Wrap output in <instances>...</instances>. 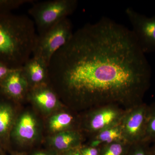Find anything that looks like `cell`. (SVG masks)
Wrapping results in <instances>:
<instances>
[{
    "mask_svg": "<svg viewBox=\"0 0 155 155\" xmlns=\"http://www.w3.org/2000/svg\"><path fill=\"white\" fill-rule=\"evenodd\" d=\"M49 81L75 110L143 103L151 69L130 29L103 17L85 24L56 52Z\"/></svg>",
    "mask_w": 155,
    "mask_h": 155,
    "instance_id": "6da1fadb",
    "label": "cell"
},
{
    "mask_svg": "<svg viewBox=\"0 0 155 155\" xmlns=\"http://www.w3.org/2000/svg\"><path fill=\"white\" fill-rule=\"evenodd\" d=\"M37 35L27 15L0 12V63L11 69L22 68L32 56Z\"/></svg>",
    "mask_w": 155,
    "mask_h": 155,
    "instance_id": "7a4b0ae2",
    "label": "cell"
},
{
    "mask_svg": "<svg viewBox=\"0 0 155 155\" xmlns=\"http://www.w3.org/2000/svg\"><path fill=\"white\" fill-rule=\"evenodd\" d=\"M76 0L35 2L28 10L38 34L44 33L72 14L77 8Z\"/></svg>",
    "mask_w": 155,
    "mask_h": 155,
    "instance_id": "3957f363",
    "label": "cell"
},
{
    "mask_svg": "<svg viewBox=\"0 0 155 155\" xmlns=\"http://www.w3.org/2000/svg\"><path fill=\"white\" fill-rule=\"evenodd\" d=\"M72 22L67 18L44 33L38 34L32 56L42 59L48 66L54 54L72 37Z\"/></svg>",
    "mask_w": 155,
    "mask_h": 155,
    "instance_id": "277c9868",
    "label": "cell"
},
{
    "mask_svg": "<svg viewBox=\"0 0 155 155\" xmlns=\"http://www.w3.org/2000/svg\"><path fill=\"white\" fill-rule=\"evenodd\" d=\"M126 110L115 104H109L86 111L80 118L79 129L91 137L102 130L119 124Z\"/></svg>",
    "mask_w": 155,
    "mask_h": 155,
    "instance_id": "5b68a950",
    "label": "cell"
},
{
    "mask_svg": "<svg viewBox=\"0 0 155 155\" xmlns=\"http://www.w3.org/2000/svg\"><path fill=\"white\" fill-rule=\"evenodd\" d=\"M148 110L143 102L126 111L119 123L124 141L131 144L144 140Z\"/></svg>",
    "mask_w": 155,
    "mask_h": 155,
    "instance_id": "8992f818",
    "label": "cell"
},
{
    "mask_svg": "<svg viewBox=\"0 0 155 155\" xmlns=\"http://www.w3.org/2000/svg\"><path fill=\"white\" fill-rule=\"evenodd\" d=\"M125 14L132 25L131 31L145 54L155 51V15L148 17L137 12L131 7Z\"/></svg>",
    "mask_w": 155,
    "mask_h": 155,
    "instance_id": "52a82bcc",
    "label": "cell"
},
{
    "mask_svg": "<svg viewBox=\"0 0 155 155\" xmlns=\"http://www.w3.org/2000/svg\"><path fill=\"white\" fill-rule=\"evenodd\" d=\"M0 87L3 94L13 99H22L28 95L29 86L22 68L11 71L2 81Z\"/></svg>",
    "mask_w": 155,
    "mask_h": 155,
    "instance_id": "ba28073f",
    "label": "cell"
},
{
    "mask_svg": "<svg viewBox=\"0 0 155 155\" xmlns=\"http://www.w3.org/2000/svg\"><path fill=\"white\" fill-rule=\"evenodd\" d=\"M22 70L29 88L49 83L48 66L40 58L32 56Z\"/></svg>",
    "mask_w": 155,
    "mask_h": 155,
    "instance_id": "9c48e42d",
    "label": "cell"
},
{
    "mask_svg": "<svg viewBox=\"0 0 155 155\" xmlns=\"http://www.w3.org/2000/svg\"><path fill=\"white\" fill-rule=\"evenodd\" d=\"M49 83L29 88L28 95L35 104L44 110H53L58 105L55 91Z\"/></svg>",
    "mask_w": 155,
    "mask_h": 155,
    "instance_id": "30bf717a",
    "label": "cell"
},
{
    "mask_svg": "<svg viewBox=\"0 0 155 155\" xmlns=\"http://www.w3.org/2000/svg\"><path fill=\"white\" fill-rule=\"evenodd\" d=\"M36 119L30 113L22 114L17 120L14 130V135L17 139L22 142L31 141L37 134Z\"/></svg>",
    "mask_w": 155,
    "mask_h": 155,
    "instance_id": "8fae6325",
    "label": "cell"
},
{
    "mask_svg": "<svg viewBox=\"0 0 155 155\" xmlns=\"http://www.w3.org/2000/svg\"><path fill=\"white\" fill-rule=\"evenodd\" d=\"M83 140V134L81 130H67L56 134L52 143L57 149L64 152L80 147Z\"/></svg>",
    "mask_w": 155,
    "mask_h": 155,
    "instance_id": "7c38bea8",
    "label": "cell"
},
{
    "mask_svg": "<svg viewBox=\"0 0 155 155\" xmlns=\"http://www.w3.org/2000/svg\"><path fill=\"white\" fill-rule=\"evenodd\" d=\"M80 120L71 112H62L50 119L49 127L51 132L57 134L65 130H80Z\"/></svg>",
    "mask_w": 155,
    "mask_h": 155,
    "instance_id": "4fadbf2b",
    "label": "cell"
},
{
    "mask_svg": "<svg viewBox=\"0 0 155 155\" xmlns=\"http://www.w3.org/2000/svg\"><path fill=\"white\" fill-rule=\"evenodd\" d=\"M123 140L120 125L107 128L91 136L88 145L99 147L114 142Z\"/></svg>",
    "mask_w": 155,
    "mask_h": 155,
    "instance_id": "5bb4252c",
    "label": "cell"
},
{
    "mask_svg": "<svg viewBox=\"0 0 155 155\" xmlns=\"http://www.w3.org/2000/svg\"><path fill=\"white\" fill-rule=\"evenodd\" d=\"M9 105L7 104H0V136L8 133L14 122V111Z\"/></svg>",
    "mask_w": 155,
    "mask_h": 155,
    "instance_id": "9a60e30c",
    "label": "cell"
},
{
    "mask_svg": "<svg viewBox=\"0 0 155 155\" xmlns=\"http://www.w3.org/2000/svg\"><path fill=\"white\" fill-rule=\"evenodd\" d=\"M130 145L124 140L103 145L99 147V155H126Z\"/></svg>",
    "mask_w": 155,
    "mask_h": 155,
    "instance_id": "2e32d148",
    "label": "cell"
},
{
    "mask_svg": "<svg viewBox=\"0 0 155 155\" xmlns=\"http://www.w3.org/2000/svg\"><path fill=\"white\" fill-rule=\"evenodd\" d=\"M144 140L155 142V103L149 105L147 122Z\"/></svg>",
    "mask_w": 155,
    "mask_h": 155,
    "instance_id": "e0dca14e",
    "label": "cell"
},
{
    "mask_svg": "<svg viewBox=\"0 0 155 155\" xmlns=\"http://www.w3.org/2000/svg\"><path fill=\"white\" fill-rule=\"evenodd\" d=\"M150 143L143 140L130 144L126 155H151Z\"/></svg>",
    "mask_w": 155,
    "mask_h": 155,
    "instance_id": "ac0fdd59",
    "label": "cell"
},
{
    "mask_svg": "<svg viewBox=\"0 0 155 155\" xmlns=\"http://www.w3.org/2000/svg\"><path fill=\"white\" fill-rule=\"evenodd\" d=\"M35 2V0H0V12H11L22 5Z\"/></svg>",
    "mask_w": 155,
    "mask_h": 155,
    "instance_id": "d6986e66",
    "label": "cell"
},
{
    "mask_svg": "<svg viewBox=\"0 0 155 155\" xmlns=\"http://www.w3.org/2000/svg\"><path fill=\"white\" fill-rule=\"evenodd\" d=\"M81 155H99L100 148L90 145L81 147L79 148Z\"/></svg>",
    "mask_w": 155,
    "mask_h": 155,
    "instance_id": "ffe728a7",
    "label": "cell"
},
{
    "mask_svg": "<svg viewBox=\"0 0 155 155\" xmlns=\"http://www.w3.org/2000/svg\"><path fill=\"white\" fill-rule=\"evenodd\" d=\"M14 69H10L8 67L0 63V84L9 73Z\"/></svg>",
    "mask_w": 155,
    "mask_h": 155,
    "instance_id": "44dd1931",
    "label": "cell"
},
{
    "mask_svg": "<svg viewBox=\"0 0 155 155\" xmlns=\"http://www.w3.org/2000/svg\"><path fill=\"white\" fill-rule=\"evenodd\" d=\"M80 147L73 149L64 152V155H81L80 149H79Z\"/></svg>",
    "mask_w": 155,
    "mask_h": 155,
    "instance_id": "7402d4cb",
    "label": "cell"
},
{
    "mask_svg": "<svg viewBox=\"0 0 155 155\" xmlns=\"http://www.w3.org/2000/svg\"><path fill=\"white\" fill-rule=\"evenodd\" d=\"M150 152L151 155H155V142L152 146L150 147Z\"/></svg>",
    "mask_w": 155,
    "mask_h": 155,
    "instance_id": "603a6c76",
    "label": "cell"
},
{
    "mask_svg": "<svg viewBox=\"0 0 155 155\" xmlns=\"http://www.w3.org/2000/svg\"><path fill=\"white\" fill-rule=\"evenodd\" d=\"M35 155H46L45 154L42 153H38L36 154Z\"/></svg>",
    "mask_w": 155,
    "mask_h": 155,
    "instance_id": "cb8c5ba5",
    "label": "cell"
}]
</instances>
